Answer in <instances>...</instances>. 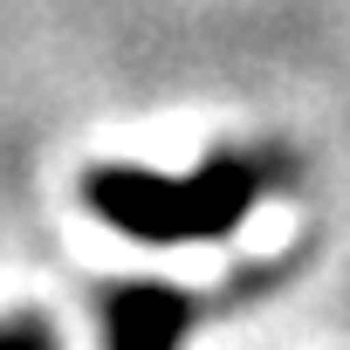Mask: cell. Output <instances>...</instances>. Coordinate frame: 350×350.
Returning a JSON list of instances; mask_svg holds the SVG:
<instances>
[{
  "label": "cell",
  "instance_id": "6da1fadb",
  "mask_svg": "<svg viewBox=\"0 0 350 350\" xmlns=\"http://www.w3.org/2000/svg\"><path fill=\"white\" fill-rule=\"evenodd\" d=\"M83 206L144 241V247H193V200H186V179L172 172H151V165H90L83 172Z\"/></svg>",
  "mask_w": 350,
  "mask_h": 350
},
{
  "label": "cell",
  "instance_id": "7a4b0ae2",
  "mask_svg": "<svg viewBox=\"0 0 350 350\" xmlns=\"http://www.w3.org/2000/svg\"><path fill=\"white\" fill-rule=\"evenodd\" d=\"M213 302L179 288V282H103L96 288V323H103V350H186L193 323Z\"/></svg>",
  "mask_w": 350,
  "mask_h": 350
},
{
  "label": "cell",
  "instance_id": "3957f363",
  "mask_svg": "<svg viewBox=\"0 0 350 350\" xmlns=\"http://www.w3.org/2000/svg\"><path fill=\"white\" fill-rule=\"evenodd\" d=\"M0 350H62V343H55V323L42 309H8L0 316Z\"/></svg>",
  "mask_w": 350,
  "mask_h": 350
}]
</instances>
